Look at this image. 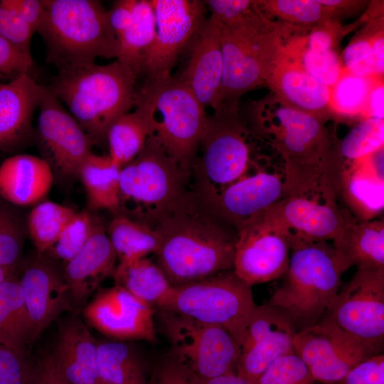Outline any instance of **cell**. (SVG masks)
Returning <instances> with one entry per match:
<instances>
[{
    "label": "cell",
    "instance_id": "obj_1",
    "mask_svg": "<svg viewBox=\"0 0 384 384\" xmlns=\"http://www.w3.org/2000/svg\"><path fill=\"white\" fill-rule=\"evenodd\" d=\"M252 120L283 159L286 197L336 194L338 140L325 125L327 118L292 108L272 94L254 106Z\"/></svg>",
    "mask_w": 384,
    "mask_h": 384
},
{
    "label": "cell",
    "instance_id": "obj_2",
    "mask_svg": "<svg viewBox=\"0 0 384 384\" xmlns=\"http://www.w3.org/2000/svg\"><path fill=\"white\" fill-rule=\"evenodd\" d=\"M161 237L156 264L178 286L232 270L238 230L188 191L154 227Z\"/></svg>",
    "mask_w": 384,
    "mask_h": 384
},
{
    "label": "cell",
    "instance_id": "obj_3",
    "mask_svg": "<svg viewBox=\"0 0 384 384\" xmlns=\"http://www.w3.org/2000/svg\"><path fill=\"white\" fill-rule=\"evenodd\" d=\"M220 26L223 80L214 112H238L241 97L265 84L284 42L305 28L271 20L256 4L252 14Z\"/></svg>",
    "mask_w": 384,
    "mask_h": 384
},
{
    "label": "cell",
    "instance_id": "obj_4",
    "mask_svg": "<svg viewBox=\"0 0 384 384\" xmlns=\"http://www.w3.org/2000/svg\"><path fill=\"white\" fill-rule=\"evenodd\" d=\"M137 77L119 60L58 71L46 88L68 108L95 144L110 125L135 107Z\"/></svg>",
    "mask_w": 384,
    "mask_h": 384
},
{
    "label": "cell",
    "instance_id": "obj_5",
    "mask_svg": "<svg viewBox=\"0 0 384 384\" xmlns=\"http://www.w3.org/2000/svg\"><path fill=\"white\" fill-rule=\"evenodd\" d=\"M44 14L37 33L46 61L58 70L117 58L119 42L110 28L107 10L96 0H43Z\"/></svg>",
    "mask_w": 384,
    "mask_h": 384
},
{
    "label": "cell",
    "instance_id": "obj_6",
    "mask_svg": "<svg viewBox=\"0 0 384 384\" xmlns=\"http://www.w3.org/2000/svg\"><path fill=\"white\" fill-rule=\"evenodd\" d=\"M350 269L328 241L294 242L284 280L266 303L283 310L297 331L317 324Z\"/></svg>",
    "mask_w": 384,
    "mask_h": 384
},
{
    "label": "cell",
    "instance_id": "obj_7",
    "mask_svg": "<svg viewBox=\"0 0 384 384\" xmlns=\"http://www.w3.org/2000/svg\"><path fill=\"white\" fill-rule=\"evenodd\" d=\"M191 174L177 164L154 134L137 157L121 169L119 209L151 227L188 191Z\"/></svg>",
    "mask_w": 384,
    "mask_h": 384
},
{
    "label": "cell",
    "instance_id": "obj_8",
    "mask_svg": "<svg viewBox=\"0 0 384 384\" xmlns=\"http://www.w3.org/2000/svg\"><path fill=\"white\" fill-rule=\"evenodd\" d=\"M139 92L152 107V134L192 174L208 118L205 108L186 84L171 75L146 80Z\"/></svg>",
    "mask_w": 384,
    "mask_h": 384
},
{
    "label": "cell",
    "instance_id": "obj_9",
    "mask_svg": "<svg viewBox=\"0 0 384 384\" xmlns=\"http://www.w3.org/2000/svg\"><path fill=\"white\" fill-rule=\"evenodd\" d=\"M249 130L238 112H219L208 117L200 146L203 155L193 166L194 191L208 202L247 174L251 148Z\"/></svg>",
    "mask_w": 384,
    "mask_h": 384
},
{
    "label": "cell",
    "instance_id": "obj_10",
    "mask_svg": "<svg viewBox=\"0 0 384 384\" xmlns=\"http://www.w3.org/2000/svg\"><path fill=\"white\" fill-rule=\"evenodd\" d=\"M257 306L252 287L232 270L174 287L159 309L222 326L233 337Z\"/></svg>",
    "mask_w": 384,
    "mask_h": 384
},
{
    "label": "cell",
    "instance_id": "obj_11",
    "mask_svg": "<svg viewBox=\"0 0 384 384\" xmlns=\"http://www.w3.org/2000/svg\"><path fill=\"white\" fill-rule=\"evenodd\" d=\"M159 319L171 355L199 378L236 373V343L225 329L164 309Z\"/></svg>",
    "mask_w": 384,
    "mask_h": 384
},
{
    "label": "cell",
    "instance_id": "obj_12",
    "mask_svg": "<svg viewBox=\"0 0 384 384\" xmlns=\"http://www.w3.org/2000/svg\"><path fill=\"white\" fill-rule=\"evenodd\" d=\"M321 320L383 353L384 270L357 268L342 284Z\"/></svg>",
    "mask_w": 384,
    "mask_h": 384
},
{
    "label": "cell",
    "instance_id": "obj_13",
    "mask_svg": "<svg viewBox=\"0 0 384 384\" xmlns=\"http://www.w3.org/2000/svg\"><path fill=\"white\" fill-rule=\"evenodd\" d=\"M291 235L266 209L238 229L233 270L251 287L285 274L290 257Z\"/></svg>",
    "mask_w": 384,
    "mask_h": 384
},
{
    "label": "cell",
    "instance_id": "obj_14",
    "mask_svg": "<svg viewBox=\"0 0 384 384\" xmlns=\"http://www.w3.org/2000/svg\"><path fill=\"white\" fill-rule=\"evenodd\" d=\"M34 141L54 175L68 181L79 176L80 169L92 153L95 143L61 102L46 87L38 108Z\"/></svg>",
    "mask_w": 384,
    "mask_h": 384
},
{
    "label": "cell",
    "instance_id": "obj_15",
    "mask_svg": "<svg viewBox=\"0 0 384 384\" xmlns=\"http://www.w3.org/2000/svg\"><path fill=\"white\" fill-rule=\"evenodd\" d=\"M297 329L281 309L257 306L233 336L237 347L236 374L256 383L278 358L294 353Z\"/></svg>",
    "mask_w": 384,
    "mask_h": 384
},
{
    "label": "cell",
    "instance_id": "obj_16",
    "mask_svg": "<svg viewBox=\"0 0 384 384\" xmlns=\"http://www.w3.org/2000/svg\"><path fill=\"white\" fill-rule=\"evenodd\" d=\"M293 350L314 380L323 384L337 382L361 362L379 354L324 320L297 331Z\"/></svg>",
    "mask_w": 384,
    "mask_h": 384
},
{
    "label": "cell",
    "instance_id": "obj_17",
    "mask_svg": "<svg viewBox=\"0 0 384 384\" xmlns=\"http://www.w3.org/2000/svg\"><path fill=\"white\" fill-rule=\"evenodd\" d=\"M156 36L147 54L143 74L146 80L171 75V71L194 32L206 18L200 0H151Z\"/></svg>",
    "mask_w": 384,
    "mask_h": 384
},
{
    "label": "cell",
    "instance_id": "obj_18",
    "mask_svg": "<svg viewBox=\"0 0 384 384\" xmlns=\"http://www.w3.org/2000/svg\"><path fill=\"white\" fill-rule=\"evenodd\" d=\"M82 312L89 325L110 338L156 340L153 306L119 284L98 292Z\"/></svg>",
    "mask_w": 384,
    "mask_h": 384
},
{
    "label": "cell",
    "instance_id": "obj_19",
    "mask_svg": "<svg viewBox=\"0 0 384 384\" xmlns=\"http://www.w3.org/2000/svg\"><path fill=\"white\" fill-rule=\"evenodd\" d=\"M18 278L31 341L62 313L73 310L68 285L58 264L43 255L23 259Z\"/></svg>",
    "mask_w": 384,
    "mask_h": 384
},
{
    "label": "cell",
    "instance_id": "obj_20",
    "mask_svg": "<svg viewBox=\"0 0 384 384\" xmlns=\"http://www.w3.org/2000/svg\"><path fill=\"white\" fill-rule=\"evenodd\" d=\"M294 242L334 241L353 215L337 198L321 194L285 197L268 208Z\"/></svg>",
    "mask_w": 384,
    "mask_h": 384
},
{
    "label": "cell",
    "instance_id": "obj_21",
    "mask_svg": "<svg viewBox=\"0 0 384 384\" xmlns=\"http://www.w3.org/2000/svg\"><path fill=\"white\" fill-rule=\"evenodd\" d=\"M181 54H186L176 78L186 84L205 108L216 110L223 80L220 24L206 18Z\"/></svg>",
    "mask_w": 384,
    "mask_h": 384
},
{
    "label": "cell",
    "instance_id": "obj_22",
    "mask_svg": "<svg viewBox=\"0 0 384 384\" xmlns=\"http://www.w3.org/2000/svg\"><path fill=\"white\" fill-rule=\"evenodd\" d=\"M286 197L284 174L257 169L205 202L223 220L239 228L251 218Z\"/></svg>",
    "mask_w": 384,
    "mask_h": 384
},
{
    "label": "cell",
    "instance_id": "obj_23",
    "mask_svg": "<svg viewBox=\"0 0 384 384\" xmlns=\"http://www.w3.org/2000/svg\"><path fill=\"white\" fill-rule=\"evenodd\" d=\"M43 91L33 76L0 82V152H11L34 141L33 118Z\"/></svg>",
    "mask_w": 384,
    "mask_h": 384
},
{
    "label": "cell",
    "instance_id": "obj_24",
    "mask_svg": "<svg viewBox=\"0 0 384 384\" xmlns=\"http://www.w3.org/2000/svg\"><path fill=\"white\" fill-rule=\"evenodd\" d=\"M117 258L106 228L97 217L90 238L63 268L74 304L85 302L106 277L113 275Z\"/></svg>",
    "mask_w": 384,
    "mask_h": 384
},
{
    "label": "cell",
    "instance_id": "obj_25",
    "mask_svg": "<svg viewBox=\"0 0 384 384\" xmlns=\"http://www.w3.org/2000/svg\"><path fill=\"white\" fill-rule=\"evenodd\" d=\"M97 345L87 326L73 318L61 326L50 355L69 384H97L100 382Z\"/></svg>",
    "mask_w": 384,
    "mask_h": 384
},
{
    "label": "cell",
    "instance_id": "obj_26",
    "mask_svg": "<svg viewBox=\"0 0 384 384\" xmlns=\"http://www.w3.org/2000/svg\"><path fill=\"white\" fill-rule=\"evenodd\" d=\"M55 175L42 157L19 154L0 165V197L21 207L36 205L49 193Z\"/></svg>",
    "mask_w": 384,
    "mask_h": 384
},
{
    "label": "cell",
    "instance_id": "obj_27",
    "mask_svg": "<svg viewBox=\"0 0 384 384\" xmlns=\"http://www.w3.org/2000/svg\"><path fill=\"white\" fill-rule=\"evenodd\" d=\"M265 85L276 97L292 108L327 119L331 114L330 87L279 57Z\"/></svg>",
    "mask_w": 384,
    "mask_h": 384
},
{
    "label": "cell",
    "instance_id": "obj_28",
    "mask_svg": "<svg viewBox=\"0 0 384 384\" xmlns=\"http://www.w3.org/2000/svg\"><path fill=\"white\" fill-rule=\"evenodd\" d=\"M332 243L349 268L384 270L383 219L359 221L352 215Z\"/></svg>",
    "mask_w": 384,
    "mask_h": 384
},
{
    "label": "cell",
    "instance_id": "obj_29",
    "mask_svg": "<svg viewBox=\"0 0 384 384\" xmlns=\"http://www.w3.org/2000/svg\"><path fill=\"white\" fill-rule=\"evenodd\" d=\"M152 134L151 105L137 92L135 110L120 116L107 130L108 155L122 168L137 157Z\"/></svg>",
    "mask_w": 384,
    "mask_h": 384
},
{
    "label": "cell",
    "instance_id": "obj_30",
    "mask_svg": "<svg viewBox=\"0 0 384 384\" xmlns=\"http://www.w3.org/2000/svg\"><path fill=\"white\" fill-rule=\"evenodd\" d=\"M121 167L109 155L91 153L82 163L78 178L86 193L89 211L118 210Z\"/></svg>",
    "mask_w": 384,
    "mask_h": 384
},
{
    "label": "cell",
    "instance_id": "obj_31",
    "mask_svg": "<svg viewBox=\"0 0 384 384\" xmlns=\"http://www.w3.org/2000/svg\"><path fill=\"white\" fill-rule=\"evenodd\" d=\"M112 276L115 284L158 308L165 302L174 287L159 265L146 257L119 262Z\"/></svg>",
    "mask_w": 384,
    "mask_h": 384
},
{
    "label": "cell",
    "instance_id": "obj_32",
    "mask_svg": "<svg viewBox=\"0 0 384 384\" xmlns=\"http://www.w3.org/2000/svg\"><path fill=\"white\" fill-rule=\"evenodd\" d=\"M156 36V18L151 0H136L132 21L118 37L117 60L138 78Z\"/></svg>",
    "mask_w": 384,
    "mask_h": 384
},
{
    "label": "cell",
    "instance_id": "obj_33",
    "mask_svg": "<svg viewBox=\"0 0 384 384\" xmlns=\"http://www.w3.org/2000/svg\"><path fill=\"white\" fill-rule=\"evenodd\" d=\"M31 342L24 298L16 274L0 284V343L25 355Z\"/></svg>",
    "mask_w": 384,
    "mask_h": 384
},
{
    "label": "cell",
    "instance_id": "obj_34",
    "mask_svg": "<svg viewBox=\"0 0 384 384\" xmlns=\"http://www.w3.org/2000/svg\"><path fill=\"white\" fill-rule=\"evenodd\" d=\"M97 367L100 382L104 384H149L139 354L122 341L98 343Z\"/></svg>",
    "mask_w": 384,
    "mask_h": 384
},
{
    "label": "cell",
    "instance_id": "obj_35",
    "mask_svg": "<svg viewBox=\"0 0 384 384\" xmlns=\"http://www.w3.org/2000/svg\"><path fill=\"white\" fill-rule=\"evenodd\" d=\"M106 231L119 262L155 254L161 244L154 228L124 215L113 218Z\"/></svg>",
    "mask_w": 384,
    "mask_h": 384
},
{
    "label": "cell",
    "instance_id": "obj_36",
    "mask_svg": "<svg viewBox=\"0 0 384 384\" xmlns=\"http://www.w3.org/2000/svg\"><path fill=\"white\" fill-rule=\"evenodd\" d=\"M299 33L291 36L284 42L279 57L331 87L338 80L343 69L337 51L309 48L299 39Z\"/></svg>",
    "mask_w": 384,
    "mask_h": 384
},
{
    "label": "cell",
    "instance_id": "obj_37",
    "mask_svg": "<svg viewBox=\"0 0 384 384\" xmlns=\"http://www.w3.org/2000/svg\"><path fill=\"white\" fill-rule=\"evenodd\" d=\"M75 213L70 207L50 201L35 205L26 216V228L37 253L44 255L50 250Z\"/></svg>",
    "mask_w": 384,
    "mask_h": 384
},
{
    "label": "cell",
    "instance_id": "obj_38",
    "mask_svg": "<svg viewBox=\"0 0 384 384\" xmlns=\"http://www.w3.org/2000/svg\"><path fill=\"white\" fill-rule=\"evenodd\" d=\"M359 221L373 220L383 208V183L346 170L338 191Z\"/></svg>",
    "mask_w": 384,
    "mask_h": 384
},
{
    "label": "cell",
    "instance_id": "obj_39",
    "mask_svg": "<svg viewBox=\"0 0 384 384\" xmlns=\"http://www.w3.org/2000/svg\"><path fill=\"white\" fill-rule=\"evenodd\" d=\"M0 197V266L10 275L20 271L27 235L26 217Z\"/></svg>",
    "mask_w": 384,
    "mask_h": 384
},
{
    "label": "cell",
    "instance_id": "obj_40",
    "mask_svg": "<svg viewBox=\"0 0 384 384\" xmlns=\"http://www.w3.org/2000/svg\"><path fill=\"white\" fill-rule=\"evenodd\" d=\"M259 11L267 18L309 28L323 22L338 19L337 14L319 0H260L255 1Z\"/></svg>",
    "mask_w": 384,
    "mask_h": 384
},
{
    "label": "cell",
    "instance_id": "obj_41",
    "mask_svg": "<svg viewBox=\"0 0 384 384\" xmlns=\"http://www.w3.org/2000/svg\"><path fill=\"white\" fill-rule=\"evenodd\" d=\"M377 77H361L343 68L338 80L330 87L329 108L331 114L363 117Z\"/></svg>",
    "mask_w": 384,
    "mask_h": 384
},
{
    "label": "cell",
    "instance_id": "obj_42",
    "mask_svg": "<svg viewBox=\"0 0 384 384\" xmlns=\"http://www.w3.org/2000/svg\"><path fill=\"white\" fill-rule=\"evenodd\" d=\"M384 119L366 118L359 122L337 143V154L344 166L362 159L383 147Z\"/></svg>",
    "mask_w": 384,
    "mask_h": 384
},
{
    "label": "cell",
    "instance_id": "obj_43",
    "mask_svg": "<svg viewBox=\"0 0 384 384\" xmlns=\"http://www.w3.org/2000/svg\"><path fill=\"white\" fill-rule=\"evenodd\" d=\"M97 217L89 210L76 212L44 256L56 263L60 262L65 264L88 240L94 230Z\"/></svg>",
    "mask_w": 384,
    "mask_h": 384
},
{
    "label": "cell",
    "instance_id": "obj_44",
    "mask_svg": "<svg viewBox=\"0 0 384 384\" xmlns=\"http://www.w3.org/2000/svg\"><path fill=\"white\" fill-rule=\"evenodd\" d=\"M256 384H316V381L302 360L292 353L275 360Z\"/></svg>",
    "mask_w": 384,
    "mask_h": 384
},
{
    "label": "cell",
    "instance_id": "obj_45",
    "mask_svg": "<svg viewBox=\"0 0 384 384\" xmlns=\"http://www.w3.org/2000/svg\"><path fill=\"white\" fill-rule=\"evenodd\" d=\"M359 24L342 26L332 19L314 26L299 34L301 41L309 48L319 51H337L341 39Z\"/></svg>",
    "mask_w": 384,
    "mask_h": 384
},
{
    "label": "cell",
    "instance_id": "obj_46",
    "mask_svg": "<svg viewBox=\"0 0 384 384\" xmlns=\"http://www.w3.org/2000/svg\"><path fill=\"white\" fill-rule=\"evenodd\" d=\"M342 67L355 75L370 78L377 74L373 54L366 29L345 48L341 58Z\"/></svg>",
    "mask_w": 384,
    "mask_h": 384
},
{
    "label": "cell",
    "instance_id": "obj_47",
    "mask_svg": "<svg viewBox=\"0 0 384 384\" xmlns=\"http://www.w3.org/2000/svg\"><path fill=\"white\" fill-rule=\"evenodd\" d=\"M34 67L32 56L0 36V80L10 82L25 75L33 76Z\"/></svg>",
    "mask_w": 384,
    "mask_h": 384
},
{
    "label": "cell",
    "instance_id": "obj_48",
    "mask_svg": "<svg viewBox=\"0 0 384 384\" xmlns=\"http://www.w3.org/2000/svg\"><path fill=\"white\" fill-rule=\"evenodd\" d=\"M34 31L15 12L0 5V36L25 54L31 55V41Z\"/></svg>",
    "mask_w": 384,
    "mask_h": 384
},
{
    "label": "cell",
    "instance_id": "obj_49",
    "mask_svg": "<svg viewBox=\"0 0 384 384\" xmlns=\"http://www.w3.org/2000/svg\"><path fill=\"white\" fill-rule=\"evenodd\" d=\"M32 373L25 355L0 343V384H31Z\"/></svg>",
    "mask_w": 384,
    "mask_h": 384
},
{
    "label": "cell",
    "instance_id": "obj_50",
    "mask_svg": "<svg viewBox=\"0 0 384 384\" xmlns=\"http://www.w3.org/2000/svg\"><path fill=\"white\" fill-rule=\"evenodd\" d=\"M149 384H201V381L188 366L170 354L155 366Z\"/></svg>",
    "mask_w": 384,
    "mask_h": 384
},
{
    "label": "cell",
    "instance_id": "obj_51",
    "mask_svg": "<svg viewBox=\"0 0 384 384\" xmlns=\"http://www.w3.org/2000/svg\"><path fill=\"white\" fill-rule=\"evenodd\" d=\"M210 17L219 24H228L246 17L255 11V1L208 0L203 1Z\"/></svg>",
    "mask_w": 384,
    "mask_h": 384
},
{
    "label": "cell",
    "instance_id": "obj_52",
    "mask_svg": "<svg viewBox=\"0 0 384 384\" xmlns=\"http://www.w3.org/2000/svg\"><path fill=\"white\" fill-rule=\"evenodd\" d=\"M333 384H384V354L365 360Z\"/></svg>",
    "mask_w": 384,
    "mask_h": 384
},
{
    "label": "cell",
    "instance_id": "obj_53",
    "mask_svg": "<svg viewBox=\"0 0 384 384\" xmlns=\"http://www.w3.org/2000/svg\"><path fill=\"white\" fill-rule=\"evenodd\" d=\"M0 5L17 14L37 32L44 14L43 0H2Z\"/></svg>",
    "mask_w": 384,
    "mask_h": 384
},
{
    "label": "cell",
    "instance_id": "obj_54",
    "mask_svg": "<svg viewBox=\"0 0 384 384\" xmlns=\"http://www.w3.org/2000/svg\"><path fill=\"white\" fill-rule=\"evenodd\" d=\"M136 0H119L107 10V21L112 31L118 37L130 25Z\"/></svg>",
    "mask_w": 384,
    "mask_h": 384
},
{
    "label": "cell",
    "instance_id": "obj_55",
    "mask_svg": "<svg viewBox=\"0 0 384 384\" xmlns=\"http://www.w3.org/2000/svg\"><path fill=\"white\" fill-rule=\"evenodd\" d=\"M31 384H69L57 370L50 354L33 368Z\"/></svg>",
    "mask_w": 384,
    "mask_h": 384
},
{
    "label": "cell",
    "instance_id": "obj_56",
    "mask_svg": "<svg viewBox=\"0 0 384 384\" xmlns=\"http://www.w3.org/2000/svg\"><path fill=\"white\" fill-rule=\"evenodd\" d=\"M384 85L383 77L376 78L370 90L366 107L363 114V119L378 118L384 119Z\"/></svg>",
    "mask_w": 384,
    "mask_h": 384
},
{
    "label": "cell",
    "instance_id": "obj_57",
    "mask_svg": "<svg viewBox=\"0 0 384 384\" xmlns=\"http://www.w3.org/2000/svg\"><path fill=\"white\" fill-rule=\"evenodd\" d=\"M319 3L332 9L339 17L341 15L362 9L367 4L365 1L319 0Z\"/></svg>",
    "mask_w": 384,
    "mask_h": 384
},
{
    "label": "cell",
    "instance_id": "obj_58",
    "mask_svg": "<svg viewBox=\"0 0 384 384\" xmlns=\"http://www.w3.org/2000/svg\"><path fill=\"white\" fill-rule=\"evenodd\" d=\"M223 384H256V383L250 381L246 379H237L230 381H228Z\"/></svg>",
    "mask_w": 384,
    "mask_h": 384
},
{
    "label": "cell",
    "instance_id": "obj_59",
    "mask_svg": "<svg viewBox=\"0 0 384 384\" xmlns=\"http://www.w3.org/2000/svg\"><path fill=\"white\" fill-rule=\"evenodd\" d=\"M10 274L0 266V284L4 282Z\"/></svg>",
    "mask_w": 384,
    "mask_h": 384
},
{
    "label": "cell",
    "instance_id": "obj_60",
    "mask_svg": "<svg viewBox=\"0 0 384 384\" xmlns=\"http://www.w3.org/2000/svg\"><path fill=\"white\" fill-rule=\"evenodd\" d=\"M97 384H104V383H101V382H99V383H97Z\"/></svg>",
    "mask_w": 384,
    "mask_h": 384
}]
</instances>
